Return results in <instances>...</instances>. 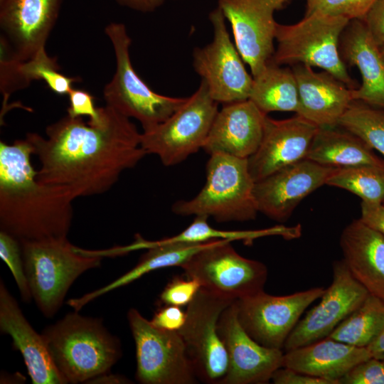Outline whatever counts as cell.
<instances>
[{"mask_svg": "<svg viewBox=\"0 0 384 384\" xmlns=\"http://www.w3.org/2000/svg\"><path fill=\"white\" fill-rule=\"evenodd\" d=\"M100 110L98 121L67 114L47 127L46 137L26 134L40 161L39 182L63 188L75 199L101 194L146 154L129 117L108 105Z\"/></svg>", "mask_w": 384, "mask_h": 384, "instance_id": "obj_1", "label": "cell"}, {"mask_svg": "<svg viewBox=\"0 0 384 384\" xmlns=\"http://www.w3.org/2000/svg\"><path fill=\"white\" fill-rule=\"evenodd\" d=\"M34 148L26 137L0 142V228L19 242L67 238L75 198L39 182L31 164Z\"/></svg>", "mask_w": 384, "mask_h": 384, "instance_id": "obj_2", "label": "cell"}, {"mask_svg": "<svg viewBox=\"0 0 384 384\" xmlns=\"http://www.w3.org/2000/svg\"><path fill=\"white\" fill-rule=\"evenodd\" d=\"M49 354L68 383H88L109 373L122 357L119 338L99 318L69 312L41 332Z\"/></svg>", "mask_w": 384, "mask_h": 384, "instance_id": "obj_3", "label": "cell"}, {"mask_svg": "<svg viewBox=\"0 0 384 384\" xmlns=\"http://www.w3.org/2000/svg\"><path fill=\"white\" fill-rule=\"evenodd\" d=\"M32 298L42 314L54 316L73 282L100 266L102 257L72 245L67 238L20 241Z\"/></svg>", "mask_w": 384, "mask_h": 384, "instance_id": "obj_4", "label": "cell"}, {"mask_svg": "<svg viewBox=\"0 0 384 384\" xmlns=\"http://www.w3.org/2000/svg\"><path fill=\"white\" fill-rule=\"evenodd\" d=\"M206 165V182L193 198L175 202L172 211L178 215H206L218 223L245 222L258 213L254 196L255 181L247 159L213 154Z\"/></svg>", "mask_w": 384, "mask_h": 384, "instance_id": "obj_5", "label": "cell"}, {"mask_svg": "<svg viewBox=\"0 0 384 384\" xmlns=\"http://www.w3.org/2000/svg\"><path fill=\"white\" fill-rule=\"evenodd\" d=\"M350 21L341 16L313 12L294 24L277 23V47L271 60L278 65L320 68L354 89L355 83L338 50L341 36Z\"/></svg>", "mask_w": 384, "mask_h": 384, "instance_id": "obj_6", "label": "cell"}, {"mask_svg": "<svg viewBox=\"0 0 384 384\" xmlns=\"http://www.w3.org/2000/svg\"><path fill=\"white\" fill-rule=\"evenodd\" d=\"M105 32L112 45L116 61L114 74L103 90L106 105L137 119L143 131L149 130L167 119L187 97L158 94L141 79L131 62V38L123 23H111Z\"/></svg>", "mask_w": 384, "mask_h": 384, "instance_id": "obj_7", "label": "cell"}, {"mask_svg": "<svg viewBox=\"0 0 384 384\" xmlns=\"http://www.w3.org/2000/svg\"><path fill=\"white\" fill-rule=\"evenodd\" d=\"M218 105L201 80L196 92L167 119L143 131L142 147L146 154L157 155L166 166L181 163L203 148L218 112Z\"/></svg>", "mask_w": 384, "mask_h": 384, "instance_id": "obj_8", "label": "cell"}, {"mask_svg": "<svg viewBox=\"0 0 384 384\" xmlns=\"http://www.w3.org/2000/svg\"><path fill=\"white\" fill-rule=\"evenodd\" d=\"M235 299L201 287L187 305L186 317L178 331L185 344L198 380L222 384L228 368V357L219 336L222 312Z\"/></svg>", "mask_w": 384, "mask_h": 384, "instance_id": "obj_9", "label": "cell"}, {"mask_svg": "<svg viewBox=\"0 0 384 384\" xmlns=\"http://www.w3.org/2000/svg\"><path fill=\"white\" fill-rule=\"evenodd\" d=\"M142 384H193L198 378L179 333L154 326L136 309L127 313Z\"/></svg>", "mask_w": 384, "mask_h": 384, "instance_id": "obj_10", "label": "cell"}, {"mask_svg": "<svg viewBox=\"0 0 384 384\" xmlns=\"http://www.w3.org/2000/svg\"><path fill=\"white\" fill-rule=\"evenodd\" d=\"M231 242L215 240L195 253L181 266L185 275L204 289L235 300L263 291L267 267L238 254Z\"/></svg>", "mask_w": 384, "mask_h": 384, "instance_id": "obj_11", "label": "cell"}, {"mask_svg": "<svg viewBox=\"0 0 384 384\" xmlns=\"http://www.w3.org/2000/svg\"><path fill=\"white\" fill-rule=\"evenodd\" d=\"M213 37L193 53L195 71L207 85L211 97L218 103L229 104L248 100L253 78L246 70L243 60L232 42L225 18L218 7L209 14Z\"/></svg>", "mask_w": 384, "mask_h": 384, "instance_id": "obj_12", "label": "cell"}, {"mask_svg": "<svg viewBox=\"0 0 384 384\" xmlns=\"http://www.w3.org/2000/svg\"><path fill=\"white\" fill-rule=\"evenodd\" d=\"M323 287L275 296L265 291L235 301L238 320L245 331L260 344L282 349L305 310L320 299Z\"/></svg>", "mask_w": 384, "mask_h": 384, "instance_id": "obj_13", "label": "cell"}, {"mask_svg": "<svg viewBox=\"0 0 384 384\" xmlns=\"http://www.w3.org/2000/svg\"><path fill=\"white\" fill-rule=\"evenodd\" d=\"M333 279L317 305L299 319L287 338V351L327 338L364 302L369 293L351 274L343 260L333 262Z\"/></svg>", "mask_w": 384, "mask_h": 384, "instance_id": "obj_14", "label": "cell"}, {"mask_svg": "<svg viewBox=\"0 0 384 384\" xmlns=\"http://www.w3.org/2000/svg\"><path fill=\"white\" fill-rule=\"evenodd\" d=\"M289 0H218V7L231 25L235 45L252 78L272 60L277 23L276 11Z\"/></svg>", "mask_w": 384, "mask_h": 384, "instance_id": "obj_15", "label": "cell"}, {"mask_svg": "<svg viewBox=\"0 0 384 384\" xmlns=\"http://www.w3.org/2000/svg\"><path fill=\"white\" fill-rule=\"evenodd\" d=\"M61 1H1V55L23 62L45 48L57 20Z\"/></svg>", "mask_w": 384, "mask_h": 384, "instance_id": "obj_16", "label": "cell"}, {"mask_svg": "<svg viewBox=\"0 0 384 384\" xmlns=\"http://www.w3.org/2000/svg\"><path fill=\"white\" fill-rule=\"evenodd\" d=\"M218 331L228 357L222 384L268 383L283 366L284 352L264 346L249 336L238 320L235 302L222 312Z\"/></svg>", "mask_w": 384, "mask_h": 384, "instance_id": "obj_17", "label": "cell"}, {"mask_svg": "<svg viewBox=\"0 0 384 384\" xmlns=\"http://www.w3.org/2000/svg\"><path fill=\"white\" fill-rule=\"evenodd\" d=\"M337 169L304 159L255 182L258 212L285 221L305 197L326 183Z\"/></svg>", "mask_w": 384, "mask_h": 384, "instance_id": "obj_18", "label": "cell"}, {"mask_svg": "<svg viewBox=\"0 0 384 384\" xmlns=\"http://www.w3.org/2000/svg\"><path fill=\"white\" fill-rule=\"evenodd\" d=\"M319 127L296 114L282 120L265 118L263 137L257 151L247 158L255 182L306 158Z\"/></svg>", "mask_w": 384, "mask_h": 384, "instance_id": "obj_19", "label": "cell"}, {"mask_svg": "<svg viewBox=\"0 0 384 384\" xmlns=\"http://www.w3.org/2000/svg\"><path fill=\"white\" fill-rule=\"evenodd\" d=\"M267 114L250 100L225 104L218 112L203 149L247 159L258 149Z\"/></svg>", "mask_w": 384, "mask_h": 384, "instance_id": "obj_20", "label": "cell"}, {"mask_svg": "<svg viewBox=\"0 0 384 384\" xmlns=\"http://www.w3.org/2000/svg\"><path fill=\"white\" fill-rule=\"evenodd\" d=\"M0 330L12 338L22 355L33 384H66L54 364L43 338L24 316L16 299L0 280Z\"/></svg>", "mask_w": 384, "mask_h": 384, "instance_id": "obj_21", "label": "cell"}, {"mask_svg": "<svg viewBox=\"0 0 384 384\" xmlns=\"http://www.w3.org/2000/svg\"><path fill=\"white\" fill-rule=\"evenodd\" d=\"M299 91L296 114L319 128L338 127L341 117L351 102L352 89L326 71L297 64L292 67Z\"/></svg>", "mask_w": 384, "mask_h": 384, "instance_id": "obj_22", "label": "cell"}, {"mask_svg": "<svg viewBox=\"0 0 384 384\" xmlns=\"http://www.w3.org/2000/svg\"><path fill=\"white\" fill-rule=\"evenodd\" d=\"M339 46L344 63L361 73V85L352 89L353 100L384 109V58L363 21H349Z\"/></svg>", "mask_w": 384, "mask_h": 384, "instance_id": "obj_23", "label": "cell"}, {"mask_svg": "<svg viewBox=\"0 0 384 384\" xmlns=\"http://www.w3.org/2000/svg\"><path fill=\"white\" fill-rule=\"evenodd\" d=\"M214 241L196 243H160L156 240H145L140 235H137L135 241L129 245L102 250L105 257L106 255H122L140 249L147 250L135 267L111 283L78 298L70 299L67 304L75 311H78L95 299L129 284L150 272L174 266L181 267L195 253L208 247Z\"/></svg>", "mask_w": 384, "mask_h": 384, "instance_id": "obj_24", "label": "cell"}, {"mask_svg": "<svg viewBox=\"0 0 384 384\" xmlns=\"http://www.w3.org/2000/svg\"><path fill=\"white\" fill-rule=\"evenodd\" d=\"M339 244L351 274L384 302V235L357 219L342 230Z\"/></svg>", "mask_w": 384, "mask_h": 384, "instance_id": "obj_25", "label": "cell"}, {"mask_svg": "<svg viewBox=\"0 0 384 384\" xmlns=\"http://www.w3.org/2000/svg\"><path fill=\"white\" fill-rule=\"evenodd\" d=\"M371 357L366 347L326 338L284 351L282 367L339 384L353 367Z\"/></svg>", "mask_w": 384, "mask_h": 384, "instance_id": "obj_26", "label": "cell"}, {"mask_svg": "<svg viewBox=\"0 0 384 384\" xmlns=\"http://www.w3.org/2000/svg\"><path fill=\"white\" fill-rule=\"evenodd\" d=\"M336 127L319 128L306 159L338 168L358 166L384 168V160L375 155L363 140L343 128V130H340Z\"/></svg>", "mask_w": 384, "mask_h": 384, "instance_id": "obj_27", "label": "cell"}, {"mask_svg": "<svg viewBox=\"0 0 384 384\" xmlns=\"http://www.w3.org/2000/svg\"><path fill=\"white\" fill-rule=\"evenodd\" d=\"M1 90L4 97L26 87L31 81L43 80L55 93L68 95L78 78L62 74L55 58L50 57L45 48L41 49L31 59L16 62L1 55Z\"/></svg>", "mask_w": 384, "mask_h": 384, "instance_id": "obj_28", "label": "cell"}, {"mask_svg": "<svg viewBox=\"0 0 384 384\" xmlns=\"http://www.w3.org/2000/svg\"><path fill=\"white\" fill-rule=\"evenodd\" d=\"M250 100L262 112H294L299 109V91L293 70L270 60L253 78Z\"/></svg>", "mask_w": 384, "mask_h": 384, "instance_id": "obj_29", "label": "cell"}, {"mask_svg": "<svg viewBox=\"0 0 384 384\" xmlns=\"http://www.w3.org/2000/svg\"><path fill=\"white\" fill-rule=\"evenodd\" d=\"M208 217L196 215L193 221L180 233L156 240L160 243L206 242L211 240H240L244 244L252 245L254 240L267 236H281L285 240H294L301 237L302 228L300 224L294 226L275 225L271 228L249 230H224L213 228L208 223Z\"/></svg>", "mask_w": 384, "mask_h": 384, "instance_id": "obj_30", "label": "cell"}, {"mask_svg": "<svg viewBox=\"0 0 384 384\" xmlns=\"http://www.w3.org/2000/svg\"><path fill=\"white\" fill-rule=\"evenodd\" d=\"M383 329L384 302L369 294L327 338L357 347H367Z\"/></svg>", "mask_w": 384, "mask_h": 384, "instance_id": "obj_31", "label": "cell"}, {"mask_svg": "<svg viewBox=\"0 0 384 384\" xmlns=\"http://www.w3.org/2000/svg\"><path fill=\"white\" fill-rule=\"evenodd\" d=\"M326 184L347 190L363 201L384 203V168L382 167L338 168Z\"/></svg>", "mask_w": 384, "mask_h": 384, "instance_id": "obj_32", "label": "cell"}, {"mask_svg": "<svg viewBox=\"0 0 384 384\" xmlns=\"http://www.w3.org/2000/svg\"><path fill=\"white\" fill-rule=\"evenodd\" d=\"M338 127L361 138L384 157V112L353 100L341 117Z\"/></svg>", "mask_w": 384, "mask_h": 384, "instance_id": "obj_33", "label": "cell"}, {"mask_svg": "<svg viewBox=\"0 0 384 384\" xmlns=\"http://www.w3.org/2000/svg\"><path fill=\"white\" fill-rule=\"evenodd\" d=\"M0 257L11 270L22 301L29 303L33 298L25 272L20 242L4 231H0Z\"/></svg>", "mask_w": 384, "mask_h": 384, "instance_id": "obj_34", "label": "cell"}, {"mask_svg": "<svg viewBox=\"0 0 384 384\" xmlns=\"http://www.w3.org/2000/svg\"><path fill=\"white\" fill-rule=\"evenodd\" d=\"M378 0H306V13L321 12L363 21Z\"/></svg>", "mask_w": 384, "mask_h": 384, "instance_id": "obj_35", "label": "cell"}, {"mask_svg": "<svg viewBox=\"0 0 384 384\" xmlns=\"http://www.w3.org/2000/svg\"><path fill=\"white\" fill-rule=\"evenodd\" d=\"M201 288V284L194 279L174 277L160 294L159 302L161 305H188Z\"/></svg>", "mask_w": 384, "mask_h": 384, "instance_id": "obj_36", "label": "cell"}, {"mask_svg": "<svg viewBox=\"0 0 384 384\" xmlns=\"http://www.w3.org/2000/svg\"><path fill=\"white\" fill-rule=\"evenodd\" d=\"M339 384H384V363L371 357L353 367L339 380Z\"/></svg>", "mask_w": 384, "mask_h": 384, "instance_id": "obj_37", "label": "cell"}, {"mask_svg": "<svg viewBox=\"0 0 384 384\" xmlns=\"http://www.w3.org/2000/svg\"><path fill=\"white\" fill-rule=\"evenodd\" d=\"M68 114L71 117L87 116L89 120L96 122L100 118V107H96L94 97L83 90L73 88L68 93Z\"/></svg>", "mask_w": 384, "mask_h": 384, "instance_id": "obj_38", "label": "cell"}, {"mask_svg": "<svg viewBox=\"0 0 384 384\" xmlns=\"http://www.w3.org/2000/svg\"><path fill=\"white\" fill-rule=\"evenodd\" d=\"M186 314L181 306L164 305L154 314L151 323L156 327L178 331L184 324Z\"/></svg>", "mask_w": 384, "mask_h": 384, "instance_id": "obj_39", "label": "cell"}, {"mask_svg": "<svg viewBox=\"0 0 384 384\" xmlns=\"http://www.w3.org/2000/svg\"><path fill=\"white\" fill-rule=\"evenodd\" d=\"M275 384H332L331 381L292 369L281 367L273 374L271 380Z\"/></svg>", "mask_w": 384, "mask_h": 384, "instance_id": "obj_40", "label": "cell"}, {"mask_svg": "<svg viewBox=\"0 0 384 384\" xmlns=\"http://www.w3.org/2000/svg\"><path fill=\"white\" fill-rule=\"evenodd\" d=\"M376 44L384 45V0H378L363 20Z\"/></svg>", "mask_w": 384, "mask_h": 384, "instance_id": "obj_41", "label": "cell"}, {"mask_svg": "<svg viewBox=\"0 0 384 384\" xmlns=\"http://www.w3.org/2000/svg\"><path fill=\"white\" fill-rule=\"evenodd\" d=\"M360 220L369 228L384 235V203L362 201Z\"/></svg>", "mask_w": 384, "mask_h": 384, "instance_id": "obj_42", "label": "cell"}, {"mask_svg": "<svg viewBox=\"0 0 384 384\" xmlns=\"http://www.w3.org/2000/svg\"><path fill=\"white\" fill-rule=\"evenodd\" d=\"M122 6L142 11L151 12L163 4L165 0H116Z\"/></svg>", "mask_w": 384, "mask_h": 384, "instance_id": "obj_43", "label": "cell"}, {"mask_svg": "<svg viewBox=\"0 0 384 384\" xmlns=\"http://www.w3.org/2000/svg\"><path fill=\"white\" fill-rule=\"evenodd\" d=\"M366 348L373 357L380 360L384 358V329Z\"/></svg>", "mask_w": 384, "mask_h": 384, "instance_id": "obj_44", "label": "cell"}, {"mask_svg": "<svg viewBox=\"0 0 384 384\" xmlns=\"http://www.w3.org/2000/svg\"><path fill=\"white\" fill-rule=\"evenodd\" d=\"M129 380L125 377L110 374L109 373H104L100 375L92 380H90L87 383H129Z\"/></svg>", "mask_w": 384, "mask_h": 384, "instance_id": "obj_45", "label": "cell"}, {"mask_svg": "<svg viewBox=\"0 0 384 384\" xmlns=\"http://www.w3.org/2000/svg\"><path fill=\"white\" fill-rule=\"evenodd\" d=\"M380 52H381V54L384 58V45H383L382 46H380Z\"/></svg>", "mask_w": 384, "mask_h": 384, "instance_id": "obj_46", "label": "cell"}, {"mask_svg": "<svg viewBox=\"0 0 384 384\" xmlns=\"http://www.w3.org/2000/svg\"><path fill=\"white\" fill-rule=\"evenodd\" d=\"M383 363H384V358L383 359Z\"/></svg>", "mask_w": 384, "mask_h": 384, "instance_id": "obj_47", "label": "cell"}, {"mask_svg": "<svg viewBox=\"0 0 384 384\" xmlns=\"http://www.w3.org/2000/svg\"><path fill=\"white\" fill-rule=\"evenodd\" d=\"M3 0H0V2L2 1Z\"/></svg>", "mask_w": 384, "mask_h": 384, "instance_id": "obj_48", "label": "cell"}]
</instances>
